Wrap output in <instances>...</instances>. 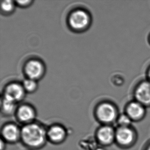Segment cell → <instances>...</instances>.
<instances>
[{"instance_id": "cell-18", "label": "cell", "mask_w": 150, "mask_h": 150, "mask_svg": "<svg viewBox=\"0 0 150 150\" xmlns=\"http://www.w3.org/2000/svg\"><path fill=\"white\" fill-rule=\"evenodd\" d=\"M142 150H150V140L144 144Z\"/></svg>"}, {"instance_id": "cell-9", "label": "cell", "mask_w": 150, "mask_h": 150, "mask_svg": "<svg viewBox=\"0 0 150 150\" xmlns=\"http://www.w3.org/2000/svg\"><path fill=\"white\" fill-rule=\"evenodd\" d=\"M71 26L75 29L85 28L89 22L88 14L83 10H77L72 13L69 20Z\"/></svg>"}, {"instance_id": "cell-10", "label": "cell", "mask_w": 150, "mask_h": 150, "mask_svg": "<svg viewBox=\"0 0 150 150\" xmlns=\"http://www.w3.org/2000/svg\"><path fill=\"white\" fill-rule=\"evenodd\" d=\"M18 120L25 125L34 122L35 113L32 108L28 105H22L18 108L17 111Z\"/></svg>"}, {"instance_id": "cell-4", "label": "cell", "mask_w": 150, "mask_h": 150, "mask_svg": "<svg viewBox=\"0 0 150 150\" xmlns=\"http://www.w3.org/2000/svg\"><path fill=\"white\" fill-rule=\"evenodd\" d=\"M116 128L112 125H103L96 132V137L99 144L108 146L115 144Z\"/></svg>"}, {"instance_id": "cell-19", "label": "cell", "mask_w": 150, "mask_h": 150, "mask_svg": "<svg viewBox=\"0 0 150 150\" xmlns=\"http://www.w3.org/2000/svg\"><path fill=\"white\" fill-rule=\"evenodd\" d=\"M30 2L29 1H18V3L21 5H26Z\"/></svg>"}, {"instance_id": "cell-12", "label": "cell", "mask_w": 150, "mask_h": 150, "mask_svg": "<svg viewBox=\"0 0 150 150\" xmlns=\"http://www.w3.org/2000/svg\"><path fill=\"white\" fill-rule=\"evenodd\" d=\"M25 70L29 77L34 80L38 79L42 75L43 67L39 61H31L27 64Z\"/></svg>"}, {"instance_id": "cell-16", "label": "cell", "mask_w": 150, "mask_h": 150, "mask_svg": "<svg viewBox=\"0 0 150 150\" xmlns=\"http://www.w3.org/2000/svg\"><path fill=\"white\" fill-rule=\"evenodd\" d=\"M2 9L5 12H9L13 8V2L11 1H5L2 3Z\"/></svg>"}, {"instance_id": "cell-17", "label": "cell", "mask_w": 150, "mask_h": 150, "mask_svg": "<svg viewBox=\"0 0 150 150\" xmlns=\"http://www.w3.org/2000/svg\"><path fill=\"white\" fill-rule=\"evenodd\" d=\"M6 142L3 140L2 139H1V150H5L6 147Z\"/></svg>"}, {"instance_id": "cell-13", "label": "cell", "mask_w": 150, "mask_h": 150, "mask_svg": "<svg viewBox=\"0 0 150 150\" xmlns=\"http://www.w3.org/2000/svg\"><path fill=\"white\" fill-rule=\"evenodd\" d=\"M16 102L4 97L2 103V111L5 115H10L15 110Z\"/></svg>"}, {"instance_id": "cell-5", "label": "cell", "mask_w": 150, "mask_h": 150, "mask_svg": "<svg viewBox=\"0 0 150 150\" xmlns=\"http://www.w3.org/2000/svg\"><path fill=\"white\" fill-rule=\"evenodd\" d=\"M1 139L6 143L15 144L21 140V127L16 124L9 122L1 128Z\"/></svg>"}, {"instance_id": "cell-15", "label": "cell", "mask_w": 150, "mask_h": 150, "mask_svg": "<svg viewBox=\"0 0 150 150\" xmlns=\"http://www.w3.org/2000/svg\"><path fill=\"white\" fill-rule=\"evenodd\" d=\"M23 86L25 90L28 91H33L36 88L37 83L35 81L32 79L25 80L23 83Z\"/></svg>"}, {"instance_id": "cell-3", "label": "cell", "mask_w": 150, "mask_h": 150, "mask_svg": "<svg viewBox=\"0 0 150 150\" xmlns=\"http://www.w3.org/2000/svg\"><path fill=\"white\" fill-rule=\"evenodd\" d=\"M96 114L98 120L103 125H108L116 123L119 116L116 108L109 103H102L99 105Z\"/></svg>"}, {"instance_id": "cell-14", "label": "cell", "mask_w": 150, "mask_h": 150, "mask_svg": "<svg viewBox=\"0 0 150 150\" xmlns=\"http://www.w3.org/2000/svg\"><path fill=\"white\" fill-rule=\"evenodd\" d=\"M133 122L126 113L119 115L116 120L117 127H127L133 126Z\"/></svg>"}, {"instance_id": "cell-2", "label": "cell", "mask_w": 150, "mask_h": 150, "mask_svg": "<svg viewBox=\"0 0 150 150\" xmlns=\"http://www.w3.org/2000/svg\"><path fill=\"white\" fill-rule=\"evenodd\" d=\"M138 134L133 126L127 127H116L115 144L122 150H129L136 144Z\"/></svg>"}, {"instance_id": "cell-7", "label": "cell", "mask_w": 150, "mask_h": 150, "mask_svg": "<svg viewBox=\"0 0 150 150\" xmlns=\"http://www.w3.org/2000/svg\"><path fill=\"white\" fill-rule=\"evenodd\" d=\"M125 113L133 122L142 121L146 115V107L138 101H133L126 107Z\"/></svg>"}, {"instance_id": "cell-11", "label": "cell", "mask_w": 150, "mask_h": 150, "mask_svg": "<svg viewBox=\"0 0 150 150\" xmlns=\"http://www.w3.org/2000/svg\"><path fill=\"white\" fill-rule=\"evenodd\" d=\"M24 89L17 83H12L6 88L5 98H8L13 101H18L22 99L24 96Z\"/></svg>"}, {"instance_id": "cell-8", "label": "cell", "mask_w": 150, "mask_h": 150, "mask_svg": "<svg viewBox=\"0 0 150 150\" xmlns=\"http://www.w3.org/2000/svg\"><path fill=\"white\" fill-rule=\"evenodd\" d=\"M135 96L136 101L144 107L150 106V82L144 81L136 88Z\"/></svg>"}, {"instance_id": "cell-20", "label": "cell", "mask_w": 150, "mask_h": 150, "mask_svg": "<svg viewBox=\"0 0 150 150\" xmlns=\"http://www.w3.org/2000/svg\"><path fill=\"white\" fill-rule=\"evenodd\" d=\"M148 76H149V79H150V69H149V70Z\"/></svg>"}, {"instance_id": "cell-1", "label": "cell", "mask_w": 150, "mask_h": 150, "mask_svg": "<svg viewBox=\"0 0 150 150\" xmlns=\"http://www.w3.org/2000/svg\"><path fill=\"white\" fill-rule=\"evenodd\" d=\"M47 130L44 126L35 122L23 125L21 127V141L29 149H40L48 140Z\"/></svg>"}, {"instance_id": "cell-6", "label": "cell", "mask_w": 150, "mask_h": 150, "mask_svg": "<svg viewBox=\"0 0 150 150\" xmlns=\"http://www.w3.org/2000/svg\"><path fill=\"white\" fill-rule=\"evenodd\" d=\"M47 139L53 144H60L67 138V131L65 127L54 124L47 128Z\"/></svg>"}]
</instances>
